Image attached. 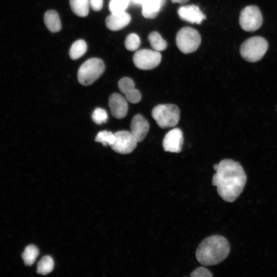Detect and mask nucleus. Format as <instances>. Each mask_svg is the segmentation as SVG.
Wrapping results in <instances>:
<instances>
[{"mask_svg": "<svg viewBox=\"0 0 277 277\" xmlns=\"http://www.w3.org/2000/svg\"><path fill=\"white\" fill-rule=\"evenodd\" d=\"M213 168L215 173L212 184L216 187L218 194L226 202H234L243 191L247 181L243 167L238 162L224 159L214 165Z\"/></svg>", "mask_w": 277, "mask_h": 277, "instance_id": "f257e3e1", "label": "nucleus"}, {"mask_svg": "<svg viewBox=\"0 0 277 277\" xmlns=\"http://www.w3.org/2000/svg\"><path fill=\"white\" fill-rule=\"evenodd\" d=\"M227 240L219 235H213L203 240L195 253L197 261L204 266L216 265L224 261L230 252Z\"/></svg>", "mask_w": 277, "mask_h": 277, "instance_id": "f03ea898", "label": "nucleus"}, {"mask_svg": "<svg viewBox=\"0 0 277 277\" xmlns=\"http://www.w3.org/2000/svg\"><path fill=\"white\" fill-rule=\"evenodd\" d=\"M151 115L160 128H168L174 127L178 124L180 110L174 104H159L153 108Z\"/></svg>", "mask_w": 277, "mask_h": 277, "instance_id": "7ed1b4c3", "label": "nucleus"}, {"mask_svg": "<svg viewBox=\"0 0 277 277\" xmlns=\"http://www.w3.org/2000/svg\"><path fill=\"white\" fill-rule=\"evenodd\" d=\"M104 70L105 64L102 60L96 57L89 58L80 67L78 81L83 86L90 85L102 75Z\"/></svg>", "mask_w": 277, "mask_h": 277, "instance_id": "20e7f679", "label": "nucleus"}, {"mask_svg": "<svg viewBox=\"0 0 277 277\" xmlns=\"http://www.w3.org/2000/svg\"><path fill=\"white\" fill-rule=\"evenodd\" d=\"M268 47L267 41L261 36H253L244 42L240 47L242 57L249 62L260 61L266 52Z\"/></svg>", "mask_w": 277, "mask_h": 277, "instance_id": "39448f33", "label": "nucleus"}, {"mask_svg": "<svg viewBox=\"0 0 277 277\" xmlns=\"http://www.w3.org/2000/svg\"><path fill=\"white\" fill-rule=\"evenodd\" d=\"M176 44L179 50L184 54L195 52L201 43V36L193 28L185 27L181 28L176 35Z\"/></svg>", "mask_w": 277, "mask_h": 277, "instance_id": "423d86ee", "label": "nucleus"}, {"mask_svg": "<svg viewBox=\"0 0 277 277\" xmlns=\"http://www.w3.org/2000/svg\"><path fill=\"white\" fill-rule=\"evenodd\" d=\"M262 23V16L257 6H247L241 10L239 24L244 31L248 32L256 31L260 28Z\"/></svg>", "mask_w": 277, "mask_h": 277, "instance_id": "0eeeda50", "label": "nucleus"}, {"mask_svg": "<svg viewBox=\"0 0 277 277\" xmlns=\"http://www.w3.org/2000/svg\"><path fill=\"white\" fill-rule=\"evenodd\" d=\"M161 58V54L159 51L143 49L134 53L132 60L135 66L138 69L148 70L159 66Z\"/></svg>", "mask_w": 277, "mask_h": 277, "instance_id": "6e6552de", "label": "nucleus"}, {"mask_svg": "<svg viewBox=\"0 0 277 277\" xmlns=\"http://www.w3.org/2000/svg\"><path fill=\"white\" fill-rule=\"evenodd\" d=\"M114 135L115 140L111 147L115 152L126 154L132 152L136 148L138 142L131 132L118 131Z\"/></svg>", "mask_w": 277, "mask_h": 277, "instance_id": "1a4fd4ad", "label": "nucleus"}, {"mask_svg": "<svg viewBox=\"0 0 277 277\" xmlns=\"http://www.w3.org/2000/svg\"><path fill=\"white\" fill-rule=\"evenodd\" d=\"M183 142L182 131L179 128H174L165 134L163 147L165 151L179 153L182 151Z\"/></svg>", "mask_w": 277, "mask_h": 277, "instance_id": "9d476101", "label": "nucleus"}, {"mask_svg": "<svg viewBox=\"0 0 277 277\" xmlns=\"http://www.w3.org/2000/svg\"><path fill=\"white\" fill-rule=\"evenodd\" d=\"M180 18L191 24H201L206 19L205 14L195 5L182 6L177 10Z\"/></svg>", "mask_w": 277, "mask_h": 277, "instance_id": "9b49d317", "label": "nucleus"}, {"mask_svg": "<svg viewBox=\"0 0 277 277\" xmlns=\"http://www.w3.org/2000/svg\"><path fill=\"white\" fill-rule=\"evenodd\" d=\"M118 87L123 93L127 101L132 104L140 102L142 95L140 91L135 88L134 81L130 78L125 77L121 78L118 83Z\"/></svg>", "mask_w": 277, "mask_h": 277, "instance_id": "f8f14e48", "label": "nucleus"}, {"mask_svg": "<svg viewBox=\"0 0 277 277\" xmlns=\"http://www.w3.org/2000/svg\"><path fill=\"white\" fill-rule=\"evenodd\" d=\"M109 106L111 114L116 118H123L127 114L128 110L127 101L119 93H114L110 96Z\"/></svg>", "mask_w": 277, "mask_h": 277, "instance_id": "ddd939ff", "label": "nucleus"}, {"mask_svg": "<svg viewBox=\"0 0 277 277\" xmlns=\"http://www.w3.org/2000/svg\"><path fill=\"white\" fill-rule=\"evenodd\" d=\"M148 121L141 114L135 115L131 122V133L136 139L137 142H142L147 135L149 130Z\"/></svg>", "mask_w": 277, "mask_h": 277, "instance_id": "4468645a", "label": "nucleus"}, {"mask_svg": "<svg viewBox=\"0 0 277 277\" xmlns=\"http://www.w3.org/2000/svg\"><path fill=\"white\" fill-rule=\"evenodd\" d=\"M130 15L126 11L109 15L106 18L107 28L111 31H118L127 26L131 21Z\"/></svg>", "mask_w": 277, "mask_h": 277, "instance_id": "2eb2a0df", "label": "nucleus"}, {"mask_svg": "<svg viewBox=\"0 0 277 277\" xmlns=\"http://www.w3.org/2000/svg\"><path fill=\"white\" fill-rule=\"evenodd\" d=\"M165 0H143L142 13L147 18H154L159 14L162 8Z\"/></svg>", "mask_w": 277, "mask_h": 277, "instance_id": "dca6fc26", "label": "nucleus"}, {"mask_svg": "<svg viewBox=\"0 0 277 277\" xmlns=\"http://www.w3.org/2000/svg\"><path fill=\"white\" fill-rule=\"evenodd\" d=\"M44 21L46 27L50 32L56 33L61 31L62 24L60 18L55 10L47 11L44 14Z\"/></svg>", "mask_w": 277, "mask_h": 277, "instance_id": "f3484780", "label": "nucleus"}, {"mask_svg": "<svg viewBox=\"0 0 277 277\" xmlns=\"http://www.w3.org/2000/svg\"><path fill=\"white\" fill-rule=\"evenodd\" d=\"M72 11L77 16L85 17L89 11V0H69Z\"/></svg>", "mask_w": 277, "mask_h": 277, "instance_id": "a211bd4d", "label": "nucleus"}, {"mask_svg": "<svg viewBox=\"0 0 277 277\" xmlns=\"http://www.w3.org/2000/svg\"><path fill=\"white\" fill-rule=\"evenodd\" d=\"M87 49L86 42L83 39H78L71 46L69 54L72 60H77L86 53Z\"/></svg>", "mask_w": 277, "mask_h": 277, "instance_id": "6ab92c4d", "label": "nucleus"}, {"mask_svg": "<svg viewBox=\"0 0 277 277\" xmlns=\"http://www.w3.org/2000/svg\"><path fill=\"white\" fill-rule=\"evenodd\" d=\"M148 39L151 47L155 51H163L167 48V42L156 31L151 32L148 35Z\"/></svg>", "mask_w": 277, "mask_h": 277, "instance_id": "aec40b11", "label": "nucleus"}, {"mask_svg": "<svg viewBox=\"0 0 277 277\" xmlns=\"http://www.w3.org/2000/svg\"><path fill=\"white\" fill-rule=\"evenodd\" d=\"M54 265L52 258L49 255H45L37 263V273L42 275L47 274L53 270Z\"/></svg>", "mask_w": 277, "mask_h": 277, "instance_id": "412c9836", "label": "nucleus"}, {"mask_svg": "<svg viewBox=\"0 0 277 277\" xmlns=\"http://www.w3.org/2000/svg\"><path fill=\"white\" fill-rule=\"evenodd\" d=\"M38 254V249L35 246L30 245L27 246L22 254V258L25 265H32L35 261Z\"/></svg>", "mask_w": 277, "mask_h": 277, "instance_id": "4be33fe9", "label": "nucleus"}, {"mask_svg": "<svg viewBox=\"0 0 277 277\" xmlns=\"http://www.w3.org/2000/svg\"><path fill=\"white\" fill-rule=\"evenodd\" d=\"M115 140L114 133L107 130L99 132L95 138L96 142L101 143L103 146L110 147L114 144Z\"/></svg>", "mask_w": 277, "mask_h": 277, "instance_id": "5701e85b", "label": "nucleus"}, {"mask_svg": "<svg viewBox=\"0 0 277 277\" xmlns=\"http://www.w3.org/2000/svg\"><path fill=\"white\" fill-rule=\"evenodd\" d=\"M130 3V0H110L109 3V11L112 14L124 12Z\"/></svg>", "mask_w": 277, "mask_h": 277, "instance_id": "b1692460", "label": "nucleus"}, {"mask_svg": "<svg viewBox=\"0 0 277 277\" xmlns=\"http://www.w3.org/2000/svg\"><path fill=\"white\" fill-rule=\"evenodd\" d=\"M141 41L139 36L135 33L128 34L125 40V47L129 51L136 50L140 47Z\"/></svg>", "mask_w": 277, "mask_h": 277, "instance_id": "393cba45", "label": "nucleus"}, {"mask_svg": "<svg viewBox=\"0 0 277 277\" xmlns=\"http://www.w3.org/2000/svg\"><path fill=\"white\" fill-rule=\"evenodd\" d=\"M92 119L96 124L100 125L106 123L108 119L107 113L103 108H96L92 113Z\"/></svg>", "mask_w": 277, "mask_h": 277, "instance_id": "a878e982", "label": "nucleus"}, {"mask_svg": "<svg viewBox=\"0 0 277 277\" xmlns=\"http://www.w3.org/2000/svg\"><path fill=\"white\" fill-rule=\"evenodd\" d=\"M193 277H211L212 276L211 272L204 267H199L194 270L190 274Z\"/></svg>", "mask_w": 277, "mask_h": 277, "instance_id": "bb28decb", "label": "nucleus"}, {"mask_svg": "<svg viewBox=\"0 0 277 277\" xmlns=\"http://www.w3.org/2000/svg\"><path fill=\"white\" fill-rule=\"evenodd\" d=\"M89 6L95 11H100L103 6V0H89Z\"/></svg>", "mask_w": 277, "mask_h": 277, "instance_id": "cd10ccee", "label": "nucleus"}, {"mask_svg": "<svg viewBox=\"0 0 277 277\" xmlns=\"http://www.w3.org/2000/svg\"><path fill=\"white\" fill-rule=\"evenodd\" d=\"M189 0H171L172 3H179L181 4H184L188 2Z\"/></svg>", "mask_w": 277, "mask_h": 277, "instance_id": "c85d7f7f", "label": "nucleus"}]
</instances>
